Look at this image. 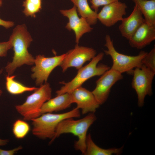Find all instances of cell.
I'll return each mask as SVG.
<instances>
[{"label":"cell","mask_w":155,"mask_h":155,"mask_svg":"<svg viewBox=\"0 0 155 155\" xmlns=\"http://www.w3.org/2000/svg\"><path fill=\"white\" fill-rule=\"evenodd\" d=\"M96 53V51L92 48L80 46L77 44L74 48L66 53L60 66L63 72L70 67H74L78 70L85 62L93 58Z\"/></svg>","instance_id":"9"},{"label":"cell","mask_w":155,"mask_h":155,"mask_svg":"<svg viewBox=\"0 0 155 155\" xmlns=\"http://www.w3.org/2000/svg\"><path fill=\"white\" fill-rule=\"evenodd\" d=\"M123 78L122 73L111 68L101 75L96 82L95 88L92 91L100 105L106 101L112 87Z\"/></svg>","instance_id":"10"},{"label":"cell","mask_w":155,"mask_h":155,"mask_svg":"<svg viewBox=\"0 0 155 155\" xmlns=\"http://www.w3.org/2000/svg\"><path fill=\"white\" fill-rule=\"evenodd\" d=\"M60 11L62 15L68 18L69 22L65 28L69 31L74 32L75 42L77 44L84 34L89 32L93 30L85 19L78 16L76 7L74 5L71 9H61Z\"/></svg>","instance_id":"11"},{"label":"cell","mask_w":155,"mask_h":155,"mask_svg":"<svg viewBox=\"0 0 155 155\" xmlns=\"http://www.w3.org/2000/svg\"><path fill=\"white\" fill-rule=\"evenodd\" d=\"M80 116L79 109L76 107L68 112L60 114L48 113L32 119V133L37 137L51 139L55 135L59 124L62 120L69 118H78Z\"/></svg>","instance_id":"3"},{"label":"cell","mask_w":155,"mask_h":155,"mask_svg":"<svg viewBox=\"0 0 155 155\" xmlns=\"http://www.w3.org/2000/svg\"><path fill=\"white\" fill-rule=\"evenodd\" d=\"M121 22L119 27V30L121 35L128 40L145 22V20L140 9L135 5L131 14L123 18Z\"/></svg>","instance_id":"14"},{"label":"cell","mask_w":155,"mask_h":155,"mask_svg":"<svg viewBox=\"0 0 155 155\" xmlns=\"http://www.w3.org/2000/svg\"><path fill=\"white\" fill-rule=\"evenodd\" d=\"M3 71L2 69H0V75L2 73ZM2 93V91L0 89V96L1 95Z\"/></svg>","instance_id":"29"},{"label":"cell","mask_w":155,"mask_h":155,"mask_svg":"<svg viewBox=\"0 0 155 155\" xmlns=\"http://www.w3.org/2000/svg\"><path fill=\"white\" fill-rule=\"evenodd\" d=\"M104 53L100 52L87 65L78 70L75 76L70 81L61 82L63 84L60 89L56 92L57 95L65 93H71L90 78L96 76L101 75L110 69L107 65L98 64L103 59Z\"/></svg>","instance_id":"4"},{"label":"cell","mask_w":155,"mask_h":155,"mask_svg":"<svg viewBox=\"0 0 155 155\" xmlns=\"http://www.w3.org/2000/svg\"><path fill=\"white\" fill-rule=\"evenodd\" d=\"M96 119L94 113H90L84 118L78 120L69 118L61 121L58 125L55 134L51 144L57 138L64 133H71L78 138L74 144L75 149L84 155L88 130Z\"/></svg>","instance_id":"2"},{"label":"cell","mask_w":155,"mask_h":155,"mask_svg":"<svg viewBox=\"0 0 155 155\" xmlns=\"http://www.w3.org/2000/svg\"><path fill=\"white\" fill-rule=\"evenodd\" d=\"M16 76L7 75L6 76L5 86L7 92L12 95H19L27 92L34 91L37 88L27 86L15 79Z\"/></svg>","instance_id":"20"},{"label":"cell","mask_w":155,"mask_h":155,"mask_svg":"<svg viewBox=\"0 0 155 155\" xmlns=\"http://www.w3.org/2000/svg\"><path fill=\"white\" fill-rule=\"evenodd\" d=\"M3 2L2 0H0V7H1L2 5Z\"/></svg>","instance_id":"30"},{"label":"cell","mask_w":155,"mask_h":155,"mask_svg":"<svg viewBox=\"0 0 155 155\" xmlns=\"http://www.w3.org/2000/svg\"><path fill=\"white\" fill-rule=\"evenodd\" d=\"M12 48L11 44L9 40L0 42V57H6L8 51Z\"/></svg>","instance_id":"25"},{"label":"cell","mask_w":155,"mask_h":155,"mask_svg":"<svg viewBox=\"0 0 155 155\" xmlns=\"http://www.w3.org/2000/svg\"><path fill=\"white\" fill-rule=\"evenodd\" d=\"M86 155H111L119 154L122 151L123 147L119 148L109 149L102 148L97 146L93 142L90 134L87 135L86 141Z\"/></svg>","instance_id":"19"},{"label":"cell","mask_w":155,"mask_h":155,"mask_svg":"<svg viewBox=\"0 0 155 155\" xmlns=\"http://www.w3.org/2000/svg\"><path fill=\"white\" fill-rule=\"evenodd\" d=\"M104 46L106 50H104L105 54L110 56L113 61L111 69L122 73L124 72L132 73L135 68L141 66L142 64V59L148 52L141 51L136 56H129L119 53L115 49L113 40L110 36L106 34L105 37Z\"/></svg>","instance_id":"6"},{"label":"cell","mask_w":155,"mask_h":155,"mask_svg":"<svg viewBox=\"0 0 155 155\" xmlns=\"http://www.w3.org/2000/svg\"><path fill=\"white\" fill-rule=\"evenodd\" d=\"M42 0H25L23 2V12L27 17L35 18L42 9Z\"/></svg>","instance_id":"21"},{"label":"cell","mask_w":155,"mask_h":155,"mask_svg":"<svg viewBox=\"0 0 155 155\" xmlns=\"http://www.w3.org/2000/svg\"><path fill=\"white\" fill-rule=\"evenodd\" d=\"M142 64L155 72V47H153L142 59Z\"/></svg>","instance_id":"23"},{"label":"cell","mask_w":155,"mask_h":155,"mask_svg":"<svg viewBox=\"0 0 155 155\" xmlns=\"http://www.w3.org/2000/svg\"><path fill=\"white\" fill-rule=\"evenodd\" d=\"M77 8V11L81 17L85 19L90 25L97 23L98 13L90 6L88 0H71Z\"/></svg>","instance_id":"18"},{"label":"cell","mask_w":155,"mask_h":155,"mask_svg":"<svg viewBox=\"0 0 155 155\" xmlns=\"http://www.w3.org/2000/svg\"><path fill=\"white\" fill-rule=\"evenodd\" d=\"M132 73V87L137 94L138 106L142 107L146 96H151L152 94V85L155 72L142 65L135 68Z\"/></svg>","instance_id":"7"},{"label":"cell","mask_w":155,"mask_h":155,"mask_svg":"<svg viewBox=\"0 0 155 155\" xmlns=\"http://www.w3.org/2000/svg\"><path fill=\"white\" fill-rule=\"evenodd\" d=\"M127 6L119 1L104 6L97 13L98 20L104 26L111 27L123 18Z\"/></svg>","instance_id":"12"},{"label":"cell","mask_w":155,"mask_h":155,"mask_svg":"<svg viewBox=\"0 0 155 155\" xmlns=\"http://www.w3.org/2000/svg\"><path fill=\"white\" fill-rule=\"evenodd\" d=\"M9 40L11 44L14 55L11 62H8L5 69L8 75H11L17 68L23 65H33L35 58L28 51L33 40L25 24L16 26Z\"/></svg>","instance_id":"1"},{"label":"cell","mask_w":155,"mask_h":155,"mask_svg":"<svg viewBox=\"0 0 155 155\" xmlns=\"http://www.w3.org/2000/svg\"><path fill=\"white\" fill-rule=\"evenodd\" d=\"M30 130L29 124L24 120L18 119L13 124L12 131L15 137L18 139L24 138Z\"/></svg>","instance_id":"22"},{"label":"cell","mask_w":155,"mask_h":155,"mask_svg":"<svg viewBox=\"0 0 155 155\" xmlns=\"http://www.w3.org/2000/svg\"><path fill=\"white\" fill-rule=\"evenodd\" d=\"M73 103L76 108L81 109L82 113H94L100 105L92 92L82 86L74 90L71 93Z\"/></svg>","instance_id":"13"},{"label":"cell","mask_w":155,"mask_h":155,"mask_svg":"<svg viewBox=\"0 0 155 155\" xmlns=\"http://www.w3.org/2000/svg\"><path fill=\"white\" fill-rule=\"evenodd\" d=\"M7 139H0V146H5L7 145L9 142Z\"/></svg>","instance_id":"28"},{"label":"cell","mask_w":155,"mask_h":155,"mask_svg":"<svg viewBox=\"0 0 155 155\" xmlns=\"http://www.w3.org/2000/svg\"><path fill=\"white\" fill-rule=\"evenodd\" d=\"M119 0H90L91 7L96 12H98L99 7L105 6Z\"/></svg>","instance_id":"24"},{"label":"cell","mask_w":155,"mask_h":155,"mask_svg":"<svg viewBox=\"0 0 155 155\" xmlns=\"http://www.w3.org/2000/svg\"><path fill=\"white\" fill-rule=\"evenodd\" d=\"M73 103L70 93H65L51 98L45 102L40 110V115L48 113L57 112L69 107Z\"/></svg>","instance_id":"16"},{"label":"cell","mask_w":155,"mask_h":155,"mask_svg":"<svg viewBox=\"0 0 155 155\" xmlns=\"http://www.w3.org/2000/svg\"><path fill=\"white\" fill-rule=\"evenodd\" d=\"M66 55L65 53L60 55L46 57L44 55H38L35 57V65L31 69L33 73L31 77L35 79L36 86H40L44 82H46L53 70L60 66Z\"/></svg>","instance_id":"8"},{"label":"cell","mask_w":155,"mask_h":155,"mask_svg":"<svg viewBox=\"0 0 155 155\" xmlns=\"http://www.w3.org/2000/svg\"><path fill=\"white\" fill-rule=\"evenodd\" d=\"M155 40V26H150L145 22L128 40L132 47L142 49Z\"/></svg>","instance_id":"15"},{"label":"cell","mask_w":155,"mask_h":155,"mask_svg":"<svg viewBox=\"0 0 155 155\" xmlns=\"http://www.w3.org/2000/svg\"><path fill=\"white\" fill-rule=\"evenodd\" d=\"M22 149V147L21 146L13 149L9 150H5L0 148V155H13Z\"/></svg>","instance_id":"26"},{"label":"cell","mask_w":155,"mask_h":155,"mask_svg":"<svg viewBox=\"0 0 155 155\" xmlns=\"http://www.w3.org/2000/svg\"><path fill=\"white\" fill-rule=\"evenodd\" d=\"M14 24L11 21H6L0 18V26H1L6 29H8L13 26Z\"/></svg>","instance_id":"27"},{"label":"cell","mask_w":155,"mask_h":155,"mask_svg":"<svg viewBox=\"0 0 155 155\" xmlns=\"http://www.w3.org/2000/svg\"><path fill=\"white\" fill-rule=\"evenodd\" d=\"M52 90L50 84L45 82L27 97L22 104L16 105L15 108L25 121L31 120L40 115L41 108L51 98Z\"/></svg>","instance_id":"5"},{"label":"cell","mask_w":155,"mask_h":155,"mask_svg":"<svg viewBox=\"0 0 155 155\" xmlns=\"http://www.w3.org/2000/svg\"><path fill=\"white\" fill-rule=\"evenodd\" d=\"M139 9L145 20L150 26H155V0H132Z\"/></svg>","instance_id":"17"}]
</instances>
